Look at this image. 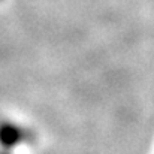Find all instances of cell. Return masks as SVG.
Wrapping results in <instances>:
<instances>
[{"mask_svg": "<svg viewBox=\"0 0 154 154\" xmlns=\"http://www.w3.org/2000/svg\"><path fill=\"white\" fill-rule=\"evenodd\" d=\"M0 154H12L11 151H5V150H0Z\"/></svg>", "mask_w": 154, "mask_h": 154, "instance_id": "cell-2", "label": "cell"}, {"mask_svg": "<svg viewBox=\"0 0 154 154\" xmlns=\"http://www.w3.org/2000/svg\"><path fill=\"white\" fill-rule=\"evenodd\" d=\"M35 138V132L29 127H23L12 121H0V148L5 151H12L21 144L33 142Z\"/></svg>", "mask_w": 154, "mask_h": 154, "instance_id": "cell-1", "label": "cell"}]
</instances>
